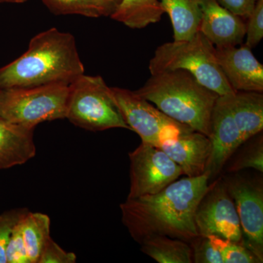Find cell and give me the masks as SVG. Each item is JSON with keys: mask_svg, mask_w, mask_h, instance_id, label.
I'll use <instances>...</instances> for the list:
<instances>
[{"mask_svg": "<svg viewBox=\"0 0 263 263\" xmlns=\"http://www.w3.org/2000/svg\"><path fill=\"white\" fill-rule=\"evenodd\" d=\"M22 233L29 263H37L50 236L51 219L42 213L28 212L22 220Z\"/></svg>", "mask_w": 263, "mask_h": 263, "instance_id": "20", "label": "cell"}, {"mask_svg": "<svg viewBox=\"0 0 263 263\" xmlns=\"http://www.w3.org/2000/svg\"><path fill=\"white\" fill-rule=\"evenodd\" d=\"M223 8L240 18H248L255 6L257 0H216Z\"/></svg>", "mask_w": 263, "mask_h": 263, "instance_id": "29", "label": "cell"}, {"mask_svg": "<svg viewBox=\"0 0 263 263\" xmlns=\"http://www.w3.org/2000/svg\"><path fill=\"white\" fill-rule=\"evenodd\" d=\"M28 212L26 208H18L0 214V263H7L6 247L12 230Z\"/></svg>", "mask_w": 263, "mask_h": 263, "instance_id": "24", "label": "cell"}, {"mask_svg": "<svg viewBox=\"0 0 263 263\" xmlns=\"http://www.w3.org/2000/svg\"><path fill=\"white\" fill-rule=\"evenodd\" d=\"M135 91L167 117L211 138L212 110L219 95L200 84L193 74L175 70L151 75Z\"/></svg>", "mask_w": 263, "mask_h": 263, "instance_id": "3", "label": "cell"}, {"mask_svg": "<svg viewBox=\"0 0 263 263\" xmlns=\"http://www.w3.org/2000/svg\"><path fill=\"white\" fill-rule=\"evenodd\" d=\"M141 250L159 263H193L190 243L178 238L158 236L141 245Z\"/></svg>", "mask_w": 263, "mask_h": 263, "instance_id": "19", "label": "cell"}, {"mask_svg": "<svg viewBox=\"0 0 263 263\" xmlns=\"http://www.w3.org/2000/svg\"><path fill=\"white\" fill-rule=\"evenodd\" d=\"M70 84L1 89L0 117L29 129L41 123L66 119Z\"/></svg>", "mask_w": 263, "mask_h": 263, "instance_id": "6", "label": "cell"}, {"mask_svg": "<svg viewBox=\"0 0 263 263\" xmlns=\"http://www.w3.org/2000/svg\"><path fill=\"white\" fill-rule=\"evenodd\" d=\"M182 170L187 177H197L206 172L212 153V140L200 132L183 133L159 147Z\"/></svg>", "mask_w": 263, "mask_h": 263, "instance_id": "14", "label": "cell"}, {"mask_svg": "<svg viewBox=\"0 0 263 263\" xmlns=\"http://www.w3.org/2000/svg\"><path fill=\"white\" fill-rule=\"evenodd\" d=\"M209 173L178 179L154 195L127 199L122 221L137 243L158 236L190 242L199 235L195 223L199 202L210 188Z\"/></svg>", "mask_w": 263, "mask_h": 263, "instance_id": "1", "label": "cell"}, {"mask_svg": "<svg viewBox=\"0 0 263 263\" xmlns=\"http://www.w3.org/2000/svg\"><path fill=\"white\" fill-rule=\"evenodd\" d=\"M28 0H0V3H22Z\"/></svg>", "mask_w": 263, "mask_h": 263, "instance_id": "31", "label": "cell"}, {"mask_svg": "<svg viewBox=\"0 0 263 263\" xmlns=\"http://www.w3.org/2000/svg\"><path fill=\"white\" fill-rule=\"evenodd\" d=\"M260 134V133H259ZM245 148L238 158L230 164L228 171L232 173H238L245 169L252 168L263 172V139L259 136Z\"/></svg>", "mask_w": 263, "mask_h": 263, "instance_id": "22", "label": "cell"}, {"mask_svg": "<svg viewBox=\"0 0 263 263\" xmlns=\"http://www.w3.org/2000/svg\"><path fill=\"white\" fill-rule=\"evenodd\" d=\"M112 93L124 120L143 143L156 147L180 135L194 130L176 122L135 91L112 87Z\"/></svg>", "mask_w": 263, "mask_h": 263, "instance_id": "7", "label": "cell"}, {"mask_svg": "<svg viewBox=\"0 0 263 263\" xmlns=\"http://www.w3.org/2000/svg\"><path fill=\"white\" fill-rule=\"evenodd\" d=\"M164 13L159 0H123L110 18L132 29H143L160 22Z\"/></svg>", "mask_w": 263, "mask_h": 263, "instance_id": "18", "label": "cell"}, {"mask_svg": "<svg viewBox=\"0 0 263 263\" xmlns=\"http://www.w3.org/2000/svg\"><path fill=\"white\" fill-rule=\"evenodd\" d=\"M130 186L128 199L154 195L183 175L182 170L159 147L141 142L129 154Z\"/></svg>", "mask_w": 263, "mask_h": 263, "instance_id": "8", "label": "cell"}, {"mask_svg": "<svg viewBox=\"0 0 263 263\" xmlns=\"http://www.w3.org/2000/svg\"><path fill=\"white\" fill-rule=\"evenodd\" d=\"M151 75L175 70L187 71L200 84L216 94H232L216 56V48L200 31L187 41L166 43L156 49L151 59Z\"/></svg>", "mask_w": 263, "mask_h": 263, "instance_id": "4", "label": "cell"}, {"mask_svg": "<svg viewBox=\"0 0 263 263\" xmlns=\"http://www.w3.org/2000/svg\"><path fill=\"white\" fill-rule=\"evenodd\" d=\"M224 183L238 212L243 238L242 245L262 261V180L236 176Z\"/></svg>", "mask_w": 263, "mask_h": 263, "instance_id": "9", "label": "cell"}, {"mask_svg": "<svg viewBox=\"0 0 263 263\" xmlns=\"http://www.w3.org/2000/svg\"><path fill=\"white\" fill-rule=\"evenodd\" d=\"M56 14H76L89 18L101 16L91 0H43Z\"/></svg>", "mask_w": 263, "mask_h": 263, "instance_id": "23", "label": "cell"}, {"mask_svg": "<svg viewBox=\"0 0 263 263\" xmlns=\"http://www.w3.org/2000/svg\"><path fill=\"white\" fill-rule=\"evenodd\" d=\"M218 64L235 91L262 93L263 65L246 44L216 48Z\"/></svg>", "mask_w": 263, "mask_h": 263, "instance_id": "12", "label": "cell"}, {"mask_svg": "<svg viewBox=\"0 0 263 263\" xmlns=\"http://www.w3.org/2000/svg\"><path fill=\"white\" fill-rule=\"evenodd\" d=\"M22 220L13 228L8 240L6 247L7 263H29L22 233Z\"/></svg>", "mask_w": 263, "mask_h": 263, "instance_id": "27", "label": "cell"}, {"mask_svg": "<svg viewBox=\"0 0 263 263\" xmlns=\"http://www.w3.org/2000/svg\"><path fill=\"white\" fill-rule=\"evenodd\" d=\"M77 257L73 252H66L50 238L37 263H74Z\"/></svg>", "mask_w": 263, "mask_h": 263, "instance_id": "28", "label": "cell"}, {"mask_svg": "<svg viewBox=\"0 0 263 263\" xmlns=\"http://www.w3.org/2000/svg\"><path fill=\"white\" fill-rule=\"evenodd\" d=\"M0 94H1V89H0Z\"/></svg>", "mask_w": 263, "mask_h": 263, "instance_id": "32", "label": "cell"}, {"mask_svg": "<svg viewBox=\"0 0 263 263\" xmlns=\"http://www.w3.org/2000/svg\"><path fill=\"white\" fill-rule=\"evenodd\" d=\"M84 71L74 36L53 27L33 37L25 53L0 68V89L70 84Z\"/></svg>", "mask_w": 263, "mask_h": 263, "instance_id": "2", "label": "cell"}, {"mask_svg": "<svg viewBox=\"0 0 263 263\" xmlns=\"http://www.w3.org/2000/svg\"><path fill=\"white\" fill-rule=\"evenodd\" d=\"M213 245L220 252L223 263L262 262L257 256L240 243L233 241L215 235H209Z\"/></svg>", "mask_w": 263, "mask_h": 263, "instance_id": "21", "label": "cell"}, {"mask_svg": "<svg viewBox=\"0 0 263 263\" xmlns=\"http://www.w3.org/2000/svg\"><path fill=\"white\" fill-rule=\"evenodd\" d=\"M33 131L0 117V170L22 165L35 156Z\"/></svg>", "mask_w": 263, "mask_h": 263, "instance_id": "15", "label": "cell"}, {"mask_svg": "<svg viewBox=\"0 0 263 263\" xmlns=\"http://www.w3.org/2000/svg\"><path fill=\"white\" fill-rule=\"evenodd\" d=\"M229 95L219 96L212 110V153L206 170L210 179L221 172L231 156L245 143L233 117Z\"/></svg>", "mask_w": 263, "mask_h": 263, "instance_id": "11", "label": "cell"}, {"mask_svg": "<svg viewBox=\"0 0 263 263\" xmlns=\"http://www.w3.org/2000/svg\"><path fill=\"white\" fill-rule=\"evenodd\" d=\"M230 107L243 141L262 133L263 95L254 91H234L229 95Z\"/></svg>", "mask_w": 263, "mask_h": 263, "instance_id": "16", "label": "cell"}, {"mask_svg": "<svg viewBox=\"0 0 263 263\" xmlns=\"http://www.w3.org/2000/svg\"><path fill=\"white\" fill-rule=\"evenodd\" d=\"M101 16H111L122 5L123 0H91Z\"/></svg>", "mask_w": 263, "mask_h": 263, "instance_id": "30", "label": "cell"}, {"mask_svg": "<svg viewBox=\"0 0 263 263\" xmlns=\"http://www.w3.org/2000/svg\"><path fill=\"white\" fill-rule=\"evenodd\" d=\"M195 223L200 235H215L242 243L239 218L233 198L221 180L210 185L195 214Z\"/></svg>", "mask_w": 263, "mask_h": 263, "instance_id": "10", "label": "cell"}, {"mask_svg": "<svg viewBox=\"0 0 263 263\" xmlns=\"http://www.w3.org/2000/svg\"><path fill=\"white\" fill-rule=\"evenodd\" d=\"M202 18L199 31L215 48L242 44L246 37L243 18L223 8L216 0H201Z\"/></svg>", "mask_w": 263, "mask_h": 263, "instance_id": "13", "label": "cell"}, {"mask_svg": "<svg viewBox=\"0 0 263 263\" xmlns=\"http://www.w3.org/2000/svg\"><path fill=\"white\" fill-rule=\"evenodd\" d=\"M246 24L245 44L254 48L260 43L263 37V0H257L255 6L249 15Z\"/></svg>", "mask_w": 263, "mask_h": 263, "instance_id": "26", "label": "cell"}, {"mask_svg": "<svg viewBox=\"0 0 263 263\" xmlns=\"http://www.w3.org/2000/svg\"><path fill=\"white\" fill-rule=\"evenodd\" d=\"M189 243L193 250V262L223 263L220 252L213 245L209 237L199 235Z\"/></svg>", "mask_w": 263, "mask_h": 263, "instance_id": "25", "label": "cell"}, {"mask_svg": "<svg viewBox=\"0 0 263 263\" xmlns=\"http://www.w3.org/2000/svg\"><path fill=\"white\" fill-rule=\"evenodd\" d=\"M66 119L92 132L114 128L129 129L112 93L101 76L78 77L69 86Z\"/></svg>", "mask_w": 263, "mask_h": 263, "instance_id": "5", "label": "cell"}, {"mask_svg": "<svg viewBox=\"0 0 263 263\" xmlns=\"http://www.w3.org/2000/svg\"><path fill=\"white\" fill-rule=\"evenodd\" d=\"M171 18L174 41H187L200 29L201 0H159Z\"/></svg>", "mask_w": 263, "mask_h": 263, "instance_id": "17", "label": "cell"}]
</instances>
